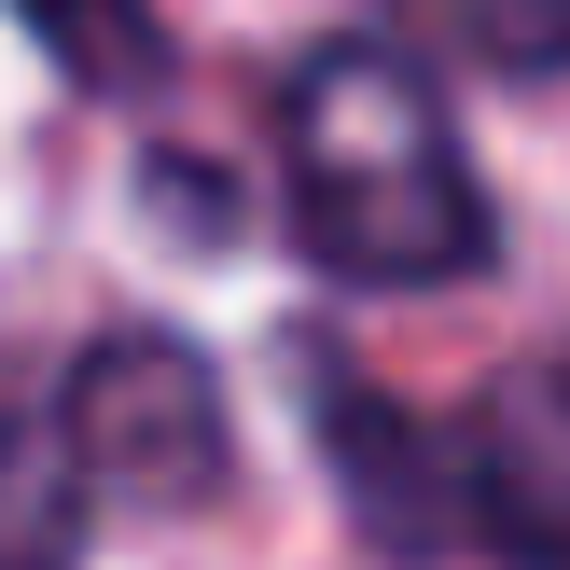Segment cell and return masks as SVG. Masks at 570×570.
<instances>
[{
  "mask_svg": "<svg viewBox=\"0 0 570 570\" xmlns=\"http://www.w3.org/2000/svg\"><path fill=\"white\" fill-rule=\"evenodd\" d=\"M278 181H293L306 265L348 278V293H445V278H473L501 250L432 56L390 42V28H348V42L293 56V83H278Z\"/></svg>",
  "mask_w": 570,
  "mask_h": 570,
  "instance_id": "1",
  "label": "cell"
},
{
  "mask_svg": "<svg viewBox=\"0 0 570 570\" xmlns=\"http://www.w3.org/2000/svg\"><path fill=\"white\" fill-rule=\"evenodd\" d=\"M70 543H83V488L56 460V417L42 432L0 417V570H70Z\"/></svg>",
  "mask_w": 570,
  "mask_h": 570,
  "instance_id": "6",
  "label": "cell"
},
{
  "mask_svg": "<svg viewBox=\"0 0 570 570\" xmlns=\"http://www.w3.org/2000/svg\"><path fill=\"white\" fill-rule=\"evenodd\" d=\"M14 14H28V42H42L83 98H139V83H167L154 0H14Z\"/></svg>",
  "mask_w": 570,
  "mask_h": 570,
  "instance_id": "5",
  "label": "cell"
},
{
  "mask_svg": "<svg viewBox=\"0 0 570 570\" xmlns=\"http://www.w3.org/2000/svg\"><path fill=\"white\" fill-rule=\"evenodd\" d=\"M445 460H460V529H488L515 570H570V362L488 376Z\"/></svg>",
  "mask_w": 570,
  "mask_h": 570,
  "instance_id": "3",
  "label": "cell"
},
{
  "mask_svg": "<svg viewBox=\"0 0 570 570\" xmlns=\"http://www.w3.org/2000/svg\"><path fill=\"white\" fill-rule=\"evenodd\" d=\"M404 14L432 28L445 56L501 70V83H543V70H570V0H404Z\"/></svg>",
  "mask_w": 570,
  "mask_h": 570,
  "instance_id": "7",
  "label": "cell"
},
{
  "mask_svg": "<svg viewBox=\"0 0 570 570\" xmlns=\"http://www.w3.org/2000/svg\"><path fill=\"white\" fill-rule=\"evenodd\" d=\"M321 445H334V473H348L362 529H376L390 557H445L460 543V460L417 445V417L390 404V390H362V376L321 362Z\"/></svg>",
  "mask_w": 570,
  "mask_h": 570,
  "instance_id": "4",
  "label": "cell"
},
{
  "mask_svg": "<svg viewBox=\"0 0 570 570\" xmlns=\"http://www.w3.org/2000/svg\"><path fill=\"white\" fill-rule=\"evenodd\" d=\"M56 460H70L83 501L111 515H195L237 473V432H223V376L181 348V334H98L56 390Z\"/></svg>",
  "mask_w": 570,
  "mask_h": 570,
  "instance_id": "2",
  "label": "cell"
}]
</instances>
